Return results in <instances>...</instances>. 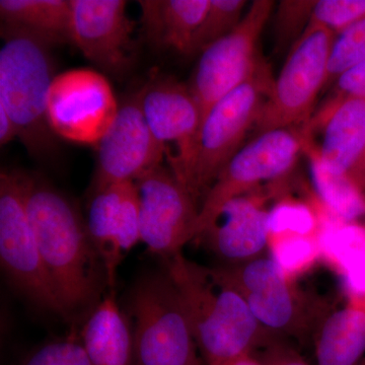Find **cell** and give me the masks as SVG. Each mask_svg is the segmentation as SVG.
Instances as JSON below:
<instances>
[{
  "label": "cell",
  "instance_id": "ffe728a7",
  "mask_svg": "<svg viewBox=\"0 0 365 365\" xmlns=\"http://www.w3.org/2000/svg\"><path fill=\"white\" fill-rule=\"evenodd\" d=\"M365 354V295L334 312L322 326L316 343L318 365H359Z\"/></svg>",
  "mask_w": 365,
  "mask_h": 365
},
{
  "label": "cell",
  "instance_id": "7402d4cb",
  "mask_svg": "<svg viewBox=\"0 0 365 365\" xmlns=\"http://www.w3.org/2000/svg\"><path fill=\"white\" fill-rule=\"evenodd\" d=\"M324 257L337 266L352 295H365V227L336 220L318 237Z\"/></svg>",
  "mask_w": 365,
  "mask_h": 365
},
{
  "label": "cell",
  "instance_id": "836d02e7",
  "mask_svg": "<svg viewBox=\"0 0 365 365\" xmlns=\"http://www.w3.org/2000/svg\"><path fill=\"white\" fill-rule=\"evenodd\" d=\"M16 137H18L16 125L6 110L0 106V144L6 145Z\"/></svg>",
  "mask_w": 365,
  "mask_h": 365
},
{
  "label": "cell",
  "instance_id": "9c48e42d",
  "mask_svg": "<svg viewBox=\"0 0 365 365\" xmlns=\"http://www.w3.org/2000/svg\"><path fill=\"white\" fill-rule=\"evenodd\" d=\"M119 107L104 74L90 68L69 69L53 78L48 93V123L54 135L64 140L98 145Z\"/></svg>",
  "mask_w": 365,
  "mask_h": 365
},
{
  "label": "cell",
  "instance_id": "e0dca14e",
  "mask_svg": "<svg viewBox=\"0 0 365 365\" xmlns=\"http://www.w3.org/2000/svg\"><path fill=\"white\" fill-rule=\"evenodd\" d=\"M241 290L261 327L285 330L297 314L289 277L271 257H257L241 267L220 269Z\"/></svg>",
  "mask_w": 365,
  "mask_h": 365
},
{
  "label": "cell",
  "instance_id": "603a6c76",
  "mask_svg": "<svg viewBox=\"0 0 365 365\" xmlns=\"http://www.w3.org/2000/svg\"><path fill=\"white\" fill-rule=\"evenodd\" d=\"M125 182L111 185L91 194L86 220L91 242L104 263L108 287L111 289L114 287L118 266L123 256L118 242V217Z\"/></svg>",
  "mask_w": 365,
  "mask_h": 365
},
{
  "label": "cell",
  "instance_id": "f1b7e54d",
  "mask_svg": "<svg viewBox=\"0 0 365 365\" xmlns=\"http://www.w3.org/2000/svg\"><path fill=\"white\" fill-rule=\"evenodd\" d=\"M317 227L316 216L307 205L297 202H281L268 211L270 237L285 235L313 234Z\"/></svg>",
  "mask_w": 365,
  "mask_h": 365
},
{
  "label": "cell",
  "instance_id": "8fae6325",
  "mask_svg": "<svg viewBox=\"0 0 365 365\" xmlns=\"http://www.w3.org/2000/svg\"><path fill=\"white\" fill-rule=\"evenodd\" d=\"M135 182L140 209V239L162 259L195 239L200 206L172 170L162 165Z\"/></svg>",
  "mask_w": 365,
  "mask_h": 365
},
{
  "label": "cell",
  "instance_id": "e575fe53",
  "mask_svg": "<svg viewBox=\"0 0 365 365\" xmlns=\"http://www.w3.org/2000/svg\"><path fill=\"white\" fill-rule=\"evenodd\" d=\"M216 365H261L258 360L255 359L253 355H246V356L240 357V359L232 360V361L225 362V364Z\"/></svg>",
  "mask_w": 365,
  "mask_h": 365
},
{
  "label": "cell",
  "instance_id": "3957f363",
  "mask_svg": "<svg viewBox=\"0 0 365 365\" xmlns=\"http://www.w3.org/2000/svg\"><path fill=\"white\" fill-rule=\"evenodd\" d=\"M273 81L262 60L248 81L218 101L204 117L188 158L174 175L198 204L241 150L250 129L256 127Z\"/></svg>",
  "mask_w": 365,
  "mask_h": 365
},
{
  "label": "cell",
  "instance_id": "d590c367",
  "mask_svg": "<svg viewBox=\"0 0 365 365\" xmlns=\"http://www.w3.org/2000/svg\"><path fill=\"white\" fill-rule=\"evenodd\" d=\"M359 365H365V361H364V364H360Z\"/></svg>",
  "mask_w": 365,
  "mask_h": 365
},
{
  "label": "cell",
  "instance_id": "d4e9b609",
  "mask_svg": "<svg viewBox=\"0 0 365 365\" xmlns=\"http://www.w3.org/2000/svg\"><path fill=\"white\" fill-rule=\"evenodd\" d=\"M248 6L246 0H210V6L197 31L191 55L200 54L241 23Z\"/></svg>",
  "mask_w": 365,
  "mask_h": 365
},
{
  "label": "cell",
  "instance_id": "30bf717a",
  "mask_svg": "<svg viewBox=\"0 0 365 365\" xmlns=\"http://www.w3.org/2000/svg\"><path fill=\"white\" fill-rule=\"evenodd\" d=\"M304 148V138L294 129L262 132L242 145L204 197L196 237L207 227L223 204L235 197L246 195L260 182L277 179L289 172Z\"/></svg>",
  "mask_w": 365,
  "mask_h": 365
},
{
  "label": "cell",
  "instance_id": "d6a6232c",
  "mask_svg": "<svg viewBox=\"0 0 365 365\" xmlns=\"http://www.w3.org/2000/svg\"><path fill=\"white\" fill-rule=\"evenodd\" d=\"M265 349L253 356L261 365H309L290 348L281 344H268Z\"/></svg>",
  "mask_w": 365,
  "mask_h": 365
},
{
  "label": "cell",
  "instance_id": "44dd1931",
  "mask_svg": "<svg viewBox=\"0 0 365 365\" xmlns=\"http://www.w3.org/2000/svg\"><path fill=\"white\" fill-rule=\"evenodd\" d=\"M4 26L19 29L48 45L72 44L71 0H1Z\"/></svg>",
  "mask_w": 365,
  "mask_h": 365
},
{
  "label": "cell",
  "instance_id": "d6986e66",
  "mask_svg": "<svg viewBox=\"0 0 365 365\" xmlns=\"http://www.w3.org/2000/svg\"><path fill=\"white\" fill-rule=\"evenodd\" d=\"M79 339L91 365H135L130 319L113 292L86 317Z\"/></svg>",
  "mask_w": 365,
  "mask_h": 365
},
{
  "label": "cell",
  "instance_id": "6da1fadb",
  "mask_svg": "<svg viewBox=\"0 0 365 365\" xmlns=\"http://www.w3.org/2000/svg\"><path fill=\"white\" fill-rule=\"evenodd\" d=\"M24 179L26 210L64 319L88 317L102 300L108 278L86 220L50 182L29 175Z\"/></svg>",
  "mask_w": 365,
  "mask_h": 365
},
{
  "label": "cell",
  "instance_id": "2e32d148",
  "mask_svg": "<svg viewBox=\"0 0 365 365\" xmlns=\"http://www.w3.org/2000/svg\"><path fill=\"white\" fill-rule=\"evenodd\" d=\"M220 258L253 260L268 245V211L257 199L235 197L223 204L207 227L195 237Z\"/></svg>",
  "mask_w": 365,
  "mask_h": 365
},
{
  "label": "cell",
  "instance_id": "cb8c5ba5",
  "mask_svg": "<svg viewBox=\"0 0 365 365\" xmlns=\"http://www.w3.org/2000/svg\"><path fill=\"white\" fill-rule=\"evenodd\" d=\"M311 165V175L317 193L326 207L343 222H355L365 216V196L351 178L327 169L311 144L304 141Z\"/></svg>",
  "mask_w": 365,
  "mask_h": 365
},
{
  "label": "cell",
  "instance_id": "9a60e30c",
  "mask_svg": "<svg viewBox=\"0 0 365 365\" xmlns=\"http://www.w3.org/2000/svg\"><path fill=\"white\" fill-rule=\"evenodd\" d=\"M322 126L323 138L314 148L327 169L351 178L360 187L365 182V100L347 98L330 101L319 116L311 120L304 133Z\"/></svg>",
  "mask_w": 365,
  "mask_h": 365
},
{
  "label": "cell",
  "instance_id": "5bb4252c",
  "mask_svg": "<svg viewBox=\"0 0 365 365\" xmlns=\"http://www.w3.org/2000/svg\"><path fill=\"white\" fill-rule=\"evenodd\" d=\"M140 105L148 127L165 150L170 170L176 175L202 122L193 93L188 85L158 76L141 88Z\"/></svg>",
  "mask_w": 365,
  "mask_h": 365
},
{
  "label": "cell",
  "instance_id": "4316f807",
  "mask_svg": "<svg viewBox=\"0 0 365 365\" xmlns=\"http://www.w3.org/2000/svg\"><path fill=\"white\" fill-rule=\"evenodd\" d=\"M277 237L271 258L288 277L306 269L321 255L318 240H314L312 235H285Z\"/></svg>",
  "mask_w": 365,
  "mask_h": 365
},
{
  "label": "cell",
  "instance_id": "8992f818",
  "mask_svg": "<svg viewBox=\"0 0 365 365\" xmlns=\"http://www.w3.org/2000/svg\"><path fill=\"white\" fill-rule=\"evenodd\" d=\"M0 260L14 287L31 304L64 319L26 210L24 174L13 170L0 175Z\"/></svg>",
  "mask_w": 365,
  "mask_h": 365
},
{
  "label": "cell",
  "instance_id": "ac0fdd59",
  "mask_svg": "<svg viewBox=\"0 0 365 365\" xmlns=\"http://www.w3.org/2000/svg\"><path fill=\"white\" fill-rule=\"evenodd\" d=\"M146 40L158 49L192 56V45L210 0H140Z\"/></svg>",
  "mask_w": 365,
  "mask_h": 365
},
{
  "label": "cell",
  "instance_id": "484cf974",
  "mask_svg": "<svg viewBox=\"0 0 365 365\" xmlns=\"http://www.w3.org/2000/svg\"><path fill=\"white\" fill-rule=\"evenodd\" d=\"M365 61V18L336 35L328 61L327 86Z\"/></svg>",
  "mask_w": 365,
  "mask_h": 365
},
{
  "label": "cell",
  "instance_id": "83f0119b",
  "mask_svg": "<svg viewBox=\"0 0 365 365\" xmlns=\"http://www.w3.org/2000/svg\"><path fill=\"white\" fill-rule=\"evenodd\" d=\"M364 18L365 0H319L314 1L309 24L324 26L338 35Z\"/></svg>",
  "mask_w": 365,
  "mask_h": 365
},
{
  "label": "cell",
  "instance_id": "277c9868",
  "mask_svg": "<svg viewBox=\"0 0 365 365\" xmlns=\"http://www.w3.org/2000/svg\"><path fill=\"white\" fill-rule=\"evenodd\" d=\"M0 50V106L16 125L31 155L44 157L53 150L54 133L47 119V100L53 76L50 47L19 29L2 26Z\"/></svg>",
  "mask_w": 365,
  "mask_h": 365
},
{
  "label": "cell",
  "instance_id": "ba28073f",
  "mask_svg": "<svg viewBox=\"0 0 365 365\" xmlns=\"http://www.w3.org/2000/svg\"><path fill=\"white\" fill-rule=\"evenodd\" d=\"M273 6L270 0H255L237 28L200 53L188 86L202 120L218 101L248 81L260 66L258 42Z\"/></svg>",
  "mask_w": 365,
  "mask_h": 365
},
{
  "label": "cell",
  "instance_id": "7a4b0ae2",
  "mask_svg": "<svg viewBox=\"0 0 365 365\" xmlns=\"http://www.w3.org/2000/svg\"><path fill=\"white\" fill-rule=\"evenodd\" d=\"M186 309L206 365L252 355L261 328L248 302L220 269L201 267L182 252L163 259Z\"/></svg>",
  "mask_w": 365,
  "mask_h": 365
},
{
  "label": "cell",
  "instance_id": "4fadbf2b",
  "mask_svg": "<svg viewBox=\"0 0 365 365\" xmlns=\"http://www.w3.org/2000/svg\"><path fill=\"white\" fill-rule=\"evenodd\" d=\"M124 0H71L72 44L98 68L115 76L130 71L135 21Z\"/></svg>",
  "mask_w": 365,
  "mask_h": 365
},
{
  "label": "cell",
  "instance_id": "52a82bcc",
  "mask_svg": "<svg viewBox=\"0 0 365 365\" xmlns=\"http://www.w3.org/2000/svg\"><path fill=\"white\" fill-rule=\"evenodd\" d=\"M336 35L309 24L272 88L256 124L257 132L294 129L307 123L319 91L327 86L328 61Z\"/></svg>",
  "mask_w": 365,
  "mask_h": 365
},
{
  "label": "cell",
  "instance_id": "7c38bea8",
  "mask_svg": "<svg viewBox=\"0 0 365 365\" xmlns=\"http://www.w3.org/2000/svg\"><path fill=\"white\" fill-rule=\"evenodd\" d=\"M165 150L153 136L141 109L140 91L120 104L114 121L98 143L90 194L111 185L135 182L162 165Z\"/></svg>",
  "mask_w": 365,
  "mask_h": 365
},
{
  "label": "cell",
  "instance_id": "5b68a950",
  "mask_svg": "<svg viewBox=\"0 0 365 365\" xmlns=\"http://www.w3.org/2000/svg\"><path fill=\"white\" fill-rule=\"evenodd\" d=\"M127 306L133 322L135 365H203L186 309L167 271L143 276L132 287Z\"/></svg>",
  "mask_w": 365,
  "mask_h": 365
},
{
  "label": "cell",
  "instance_id": "4dcf8cb0",
  "mask_svg": "<svg viewBox=\"0 0 365 365\" xmlns=\"http://www.w3.org/2000/svg\"><path fill=\"white\" fill-rule=\"evenodd\" d=\"M139 242L141 239L138 191L135 182H126L118 217V242L122 253H125Z\"/></svg>",
  "mask_w": 365,
  "mask_h": 365
},
{
  "label": "cell",
  "instance_id": "f546056e",
  "mask_svg": "<svg viewBox=\"0 0 365 365\" xmlns=\"http://www.w3.org/2000/svg\"><path fill=\"white\" fill-rule=\"evenodd\" d=\"M21 365H91L81 341L71 335L51 341L31 352Z\"/></svg>",
  "mask_w": 365,
  "mask_h": 365
},
{
  "label": "cell",
  "instance_id": "1f68e13d",
  "mask_svg": "<svg viewBox=\"0 0 365 365\" xmlns=\"http://www.w3.org/2000/svg\"><path fill=\"white\" fill-rule=\"evenodd\" d=\"M347 98L365 100V61L344 72L335 81V96L331 101Z\"/></svg>",
  "mask_w": 365,
  "mask_h": 365
}]
</instances>
